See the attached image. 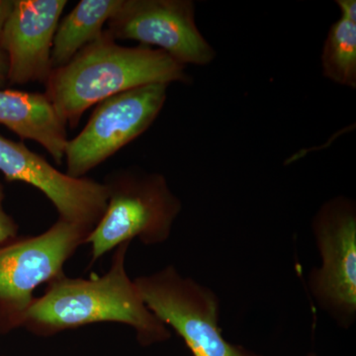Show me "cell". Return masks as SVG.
Here are the masks:
<instances>
[{
	"label": "cell",
	"instance_id": "1",
	"mask_svg": "<svg viewBox=\"0 0 356 356\" xmlns=\"http://www.w3.org/2000/svg\"><path fill=\"white\" fill-rule=\"evenodd\" d=\"M131 243L115 248L108 271L90 278L65 274L47 284L35 297L22 327L35 336L48 337L99 323L129 325L142 346L163 343L172 332L147 309L139 289L126 270Z\"/></svg>",
	"mask_w": 356,
	"mask_h": 356
},
{
	"label": "cell",
	"instance_id": "2",
	"mask_svg": "<svg viewBox=\"0 0 356 356\" xmlns=\"http://www.w3.org/2000/svg\"><path fill=\"white\" fill-rule=\"evenodd\" d=\"M185 67L158 49L121 46L104 31L51 70L44 95L65 125L76 128L86 110L111 96L149 84L188 83Z\"/></svg>",
	"mask_w": 356,
	"mask_h": 356
},
{
	"label": "cell",
	"instance_id": "3",
	"mask_svg": "<svg viewBox=\"0 0 356 356\" xmlns=\"http://www.w3.org/2000/svg\"><path fill=\"white\" fill-rule=\"evenodd\" d=\"M103 184L108 195L106 209L86 238L91 247L90 266L134 238L146 245L170 238L182 203L163 175L124 168L110 173Z\"/></svg>",
	"mask_w": 356,
	"mask_h": 356
},
{
	"label": "cell",
	"instance_id": "4",
	"mask_svg": "<svg viewBox=\"0 0 356 356\" xmlns=\"http://www.w3.org/2000/svg\"><path fill=\"white\" fill-rule=\"evenodd\" d=\"M89 233L58 218L39 235L0 245V334L22 327L35 290L65 274V262L86 245Z\"/></svg>",
	"mask_w": 356,
	"mask_h": 356
},
{
	"label": "cell",
	"instance_id": "5",
	"mask_svg": "<svg viewBox=\"0 0 356 356\" xmlns=\"http://www.w3.org/2000/svg\"><path fill=\"white\" fill-rule=\"evenodd\" d=\"M147 309L184 339L193 356H247L229 343L219 327L220 301L215 292L173 266L134 280Z\"/></svg>",
	"mask_w": 356,
	"mask_h": 356
},
{
	"label": "cell",
	"instance_id": "6",
	"mask_svg": "<svg viewBox=\"0 0 356 356\" xmlns=\"http://www.w3.org/2000/svg\"><path fill=\"white\" fill-rule=\"evenodd\" d=\"M320 267L312 269L308 287L316 303L339 327L356 320V205L337 196L321 206L312 221Z\"/></svg>",
	"mask_w": 356,
	"mask_h": 356
},
{
	"label": "cell",
	"instance_id": "7",
	"mask_svg": "<svg viewBox=\"0 0 356 356\" xmlns=\"http://www.w3.org/2000/svg\"><path fill=\"white\" fill-rule=\"evenodd\" d=\"M168 84H149L96 105L83 131L65 149L67 175L83 178L153 125L168 97Z\"/></svg>",
	"mask_w": 356,
	"mask_h": 356
},
{
	"label": "cell",
	"instance_id": "8",
	"mask_svg": "<svg viewBox=\"0 0 356 356\" xmlns=\"http://www.w3.org/2000/svg\"><path fill=\"white\" fill-rule=\"evenodd\" d=\"M105 31L115 41L156 47L184 67L207 65L216 57L196 24L191 0H121Z\"/></svg>",
	"mask_w": 356,
	"mask_h": 356
},
{
	"label": "cell",
	"instance_id": "9",
	"mask_svg": "<svg viewBox=\"0 0 356 356\" xmlns=\"http://www.w3.org/2000/svg\"><path fill=\"white\" fill-rule=\"evenodd\" d=\"M0 172L7 181L24 182L38 189L55 206L58 218L90 231L106 209L108 195L103 182L70 177L23 143L1 135Z\"/></svg>",
	"mask_w": 356,
	"mask_h": 356
},
{
	"label": "cell",
	"instance_id": "10",
	"mask_svg": "<svg viewBox=\"0 0 356 356\" xmlns=\"http://www.w3.org/2000/svg\"><path fill=\"white\" fill-rule=\"evenodd\" d=\"M67 0H13L0 36L8 58V83H41L50 76L54 37Z\"/></svg>",
	"mask_w": 356,
	"mask_h": 356
},
{
	"label": "cell",
	"instance_id": "11",
	"mask_svg": "<svg viewBox=\"0 0 356 356\" xmlns=\"http://www.w3.org/2000/svg\"><path fill=\"white\" fill-rule=\"evenodd\" d=\"M0 124L38 143L58 165L64 161L67 125L44 93L0 89Z\"/></svg>",
	"mask_w": 356,
	"mask_h": 356
},
{
	"label": "cell",
	"instance_id": "12",
	"mask_svg": "<svg viewBox=\"0 0 356 356\" xmlns=\"http://www.w3.org/2000/svg\"><path fill=\"white\" fill-rule=\"evenodd\" d=\"M120 4L121 0L79 1L58 23L51 49L53 70L64 67L86 46L99 39Z\"/></svg>",
	"mask_w": 356,
	"mask_h": 356
},
{
	"label": "cell",
	"instance_id": "13",
	"mask_svg": "<svg viewBox=\"0 0 356 356\" xmlns=\"http://www.w3.org/2000/svg\"><path fill=\"white\" fill-rule=\"evenodd\" d=\"M323 76L356 88V23L339 18L330 28L321 54Z\"/></svg>",
	"mask_w": 356,
	"mask_h": 356
},
{
	"label": "cell",
	"instance_id": "14",
	"mask_svg": "<svg viewBox=\"0 0 356 356\" xmlns=\"http://www.w3.org/2000/svg\"><path fill=\"white\" fill-rule=\"evenodd\" d=\"M4 187L0 182V245L17 238L19 226L10 215L7 214L3 207Z\"/></svg>",
	"mask_w": 356,
	"mask_h": 356
},
{
	"label": "cell",
	"instance_id": "15",
	"mask_svg": "<svg viewBox=\"0 0 356 356\" xmlns=\"http://www.w3.org/2000/svg\"><path fill=\"white\" fill-rule=\"evenodd\" d=\"M336 3L341 11V18L356 23L355 0H337Z\"/></svg>",
	"mask_w": 356,
	"mask_h": 356
},
{
	"label": "cell",
	"instance_id": "16",
	"mask_svg": "<svg viewBox=\"0 0 356 356\" xmlns=\"http://www.w3.org/2000/svg\"><path fill=\"white\" fill-rule=\"evenodd\" d=\"M8 58L0 47V89H3L8 83Z\"/></svg>",
	"mask_w": 356,
	"mask_h": 356
},
{
	"label": "cell",
	"instance_id": "17",
	"mask_svg": "<svg viewBox=\"0 0 356 356\" xmlns=\"http://www.w3.org/2000/svg\"><path fill=\"white\" fill-rule=\"evenodd\" d=\"M13 7V0H0V36L3 31L6 21L10 15Z\"/></svg>",
	"mask_w": 356,
	"mask_h": 356
},
{
	"label": "cell",
	"instance_id": "18",
	"mask_svg": "<svg viewBox=\"0 0 356 356\" xmlns=\"http://www.w3.org/2000/svg\"><path fill=\"white\" fill-rule=\"evenodd\" d=\"M247 356H259L255 355V353H250V351L247 350ZM308 356H316L315 355H309Z\"/></svg>",
	"mask_w": 356,
	"mask_h": 356
}]
</instances>
